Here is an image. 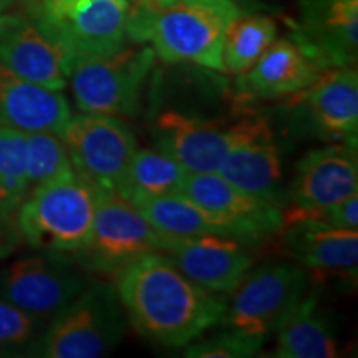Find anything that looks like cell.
Here are the masks:
<instances>
[{
    "mask_svg": "<svg viewBox=\"0 0 358 358\" xmlns=\"http://www.w3.org/2000/svg\"><path fill=\"white\" fill-rule=\"evenodd\" d=\"M129 324L164 347H186L222 324L227 302L194 284L161 252L148 254L115 275Z\"/></svg>",
    "mask_w": 358,
    "mask_h": 358,
    "instance_id": "1",
    "label": "cell"
},
{
    "mask_svg": "<svg viewBox=\"0 0 358 358\" xmlns=\"http://www.w3.org/2000/svg\"><path fill=\"white\" fill-rule=\"evenodd\" d=\"M98 191L71 173L35 187L17 209V224L30 248L77 254L87 245L95 221Z\"/></svg>",
    "mask_w": 358,
    "mask_h": 358,
    "instance_id": "2",
    "label": "cell"
},
{
    "mask_svg": "<svg viewBox=\"0 0 358 358\" xmlns=\"http://www.w3.org/2000/svg\"><path fill=\"white\" fill-rule=\"evenodd\" d=\"M239 15L234 0H176L156 13L146 43L164 64H194L224 71V42Z\"/></svg>",
    "mask_w": 358,
    "mask_h": 358,
    "instance_id": "3",
    "label": "cell"
},
{
    "mask_svg": "<svg viewBox=\"0 0 358 358\" xmlns=\"http://www.w3.org/2000/svg\"><path fill=\"white\" fill-rule=\"evenodd\" d=\"M127 313L115 284L95 282L53 317L32 347L47 358H100L108 355L127 334Z\"/></svg>",
    "mask_w": 358,
    "mask_h": 358,
    "instance_id": "4",
    "label": "cell"
},
{
    "mask_svg": "<svg viewBox=\"0 0 358 358\" xmlns=\"http://www.w3.org/2000/svg\"><path fill=\"white\" fill-rule=\"evenodd\" d=\"M155 60V50L146 43L122 47L106 55L70 58L66 83L75 105L82 113L134 116Z\"/></svg>",
    "mask_w": 358,
    "mask_h": 358,
    "instance_id": "5",
    "label": "cell"
},
{
    "mask_svg": "<svg viewBox=\"0 0 358 358\" xmlns=\"http://www.w3.org/2000/svg\"><path fill=\"white\" fill-rule=\"evenodd\" d=\"M27 7L69 60L106 55L128 40L129 0H42Z\"/></svg>",
    "mask_w": 358,
    "mask_h": 358,
    "instance_id": "6",
    "label": "cell"
},
{
    "mask_svg": "<svg viewBox=\"0 0 358 358\" xmlns=\"http://www.w3.org/2000/svg\"><path fill=\"white\" fill-rule=\"evenodd\" d=\"M161 239L133 203L118 192H98L92 234L75 256L83 271L116 275L138 259L161 252Z\"/></svg>",
    "mask_w": 358,
    "mask_h": 358,
    "instance_id": "7",
    "label": "cell"
},
{
    "mask_svg": "<svg viewBox=\"0 0 358 358\" xmlns=\"http://www.w3.org/2000/svg\"><path fill=\"white\" fill-rule=\"evenodd\" d=\"M75 174L98 192H116L136 151L134 134L120 118L71 115L60 133Z\"/></svg>",
    "mask_w": 358,
    "mask_h": 358,
    "instance_id": "8",
    "label": "cell"
},
{
    "mask_svg": "<svg viewBox=\"0 0 358 358\" xmlns=\"http://www.w3.org/2000/svg\"><path fill=\"white\" fill-rule=\"evenodd\" d=\"M306 289V268L299 264L274 262L249 271L232 290L234 295L222 324L267 340L285 313L303 297Z\"/></svg>",
    "mask_w": 358,
    "mask_h": 358,
    "instance_id": "9",
    "label": "cell"
},
{
    "mask_svg": "<svg viewBox=\"0 0 358 358\" xmlns=\"http://www.w3.org/2000/svg\"><path fill=\"white\" fill-rule=\"evenodd\" d=\"M264 120L259 115H248L226 127L198 116L166 111L156 122V145L187 173H217L227 155L256 131Z\"/></svg>",
    "mask_w": 358,
    "mask_h": 358,
    "instance_id": "10",
    "label": "cell"
},
{
    "mask_svg": "<svg viewBox=\"0 0 358 358\" xmlns=\"http://www.w3.org/2000/svg\"><path fill=\"white\" fill-rule=\"evenodd\" d=\"M87 285L82 267L60 254L45 252L10 264L0 279V297L42 322L70 306Z\"/></svg>",
    "mask_w": 358,
    "mask_h": 358,
    "instance_id": "11",
    "label": "cell"
},
{
    "mask_svg": "<svg viewBox=\"0 0 358 358\" xmlns=\"http://www.w3.org/2000/svg\"><path fill=\"white\" fill-rule=\"evenodd\" d=\"M161 254L187 279L214 294L232 292L254 264L248 244L224 236H163Z\"/></svg>",
    "mask_w": 358,
    "mask_h": 358,
    "instance_id": "12",
    "label": "cell"
},
{
    "mask_svg": "<svg viewBox=\"0 0 358 358\" xmlns=\"http://www.w3.org/2000/svg\"><path fill=\"white\" fill-rule=\"evenodd\" d=\"M181 194L221 217L231 227L236 239L245 244L262 241L280 229L282 209L279 206L248 194L219 173H189Z\"/></svg>",
    "mask_w": 358,
    "mask_h": 358,
    "instance_id": "13",
    "label": "cell"
},
{
    "mask_svg": "<svg viewBox=\"0 0 358 358\" xmlns=\"http://www.w3.org/2000/svg\"><path fill=\"white\" fill-rule=\"evenodd\" d=\"M0 65L19 77L62 92L69 55L27 13H0Z\"/></svg>",
    "mask_w": 358,
    "mask_h": 358,
    "instance_id": "14",
    "label": "cell"
},
{
    "mask_svg": "<svg viewBox=\"0 0 358 358\" xmlns=\"http://www.w3.org/2000/svg\"><path fill=\"white\" fill-rule=\"evenodd\" d=\"M279 232L285 252L306 271L357 275L358 229H340L289 209L282 211Z\"/></svg>",
    "mask_w": 358,
    "mask_h": 358,
    "instance_id": "15",
    "label": "cell"
},
{
    "mask_svg": "<svg viewBox=\"0 0 358 358\" xmlns=\"http://www.w3.org/2000/svg\"><path fill=\"white\" fill-rule=\"evenodd\" d=\"M294 37L325 70L355 66L358 0H299V27Z\"/></svg>",
    "mask_w": 358,
    "mask_h": 358,
    "instance_id": "16",
    "label": "cell"
},
{
    "mask_svg": "<svg viewBox=\"0 0 358 358\" xmlns=\"http://www.w3.org/2000/svg\"><path fill=\"white\" fill-rule=\"evenodd\" d=\"M358 192L357 146L345 143L312 150L297 163L290 186L292 208L324 209Z\"/></svg>",
    "mask_w": 358,
    "mask_h": 358,
    "instance_id": "17",
    "label": "cell"
},
{
    "mask_svg": "<svg viewBox=\"0 0 358 358\" xmlns=\"http://www.w3.org/2000/svg\"><path fill=\"white\" fill-rule=\"evenodd\" d=\"M325 69L297 38H280L237 80L243 100H275L302 93Z\"/></svg>",
    "mask_w": 358,
    "mask_h": 358,
    "instance_id": "18",
    "label": "cell"
},
{
    "mask_svg": "<svg viewBox=\"0 0 358 358\" xmlns=\"http://www.w3.org/2000/svg\"><path fill=\"white\" fill-rule=\"evenodd\" d=\"M315 131L327 141L357 146L358 73L355 66L327 69L299 93Z\"/></svg>",
    "mask_w": 358,
    "mask_h": 358,
    "instance_id": "19",
    "label": "cell"
},
{
    "mask_svg": "<svg viewBox=\"0 0 358 358\" xmlns=\"http://www.w3.org/2000/svg\"><path fill=\"white\" fill-rule=\"evenodd\" d=\"M70 116V105L62 92L22 78L0 65V127L60 134Z\"/></svg>",
    "mask_w": 358,
    "mask_h": 358,
    "instance_id": "20",
    "label": "cell"
},
{
    "mask_svg": "<svg viewBox=\"0 0 358 358\" xmlns=\"http://www.w3.org/2000/svg\"><path fill=\"white\" fill-rule=\"evenodd\" d=\"M217 173L248 194L279 206L280 150L267 120H264L256 131L227 155Z\"/></svg>",
    "mask_w": 358,
    "mask_h": 358,
    "instance_id": "21",
    "label": "cell"
},
{
    "mask_svg": "<svg viewBox=\"0 0 358 358\" xmlns=\"http://www.w3.org/2000/svg\"><path fill=\"white\" fill-rule=\"evenodd\" d=\"M279 358H334L338 355L337 335L312 297H302L275 329Z\"/></svg>",
    "mask_w": 358,
    "mask_h": 358,
    "instance_id": "22",
    "label": "cell"
},
{
    "mask_svg": "<svg viewBox=\"0 0 358 358\" xmlns=\"http://www.w3.org/2000/svg\"><path fill=\"white\" fill-rule=\"evenodd\" d=\"M146 217V221L166 237H199L224 236L232 237L231 227L216 214L206 211L186 198L185 194H168L146 198L133 203Z\"/></svg>",
    "mask_w": 358,
    "mask_h": 358,
    "instance_id": "23",
    "label": "cell"
},
{
    "mask_svg": "<svg viewBox=\"0 0 358 358\" xmlns=\"http://www.w3.org/2000/svg\"><path fill=\"white\" fill-rule=\"evenodd\" d=\"M187 173L173 156L161 150L134 151L118 194L129 203L158 196L179 194L185 187Z\"/></svg>",
    "mask_w": 358,
    "mask_h": 358,
    "instance_id": "24",
    "label": "cell"
},
{
    "mask_svg": "<svg viewBox=\"0 0 358 358\" xmlns=\"http://www.w3.org/2000/svg\"><path fill=\"white\" fill-rule=\"evenodd\" d=\"M277 38L275 22L267 15L237 17L226 35L222 50L224 71L243 75Z\"/></svg>",
    "mask_w": 358,
    "mask_h": 358,
    "instance_id": "25",
    "label": "cell"
},
{
    "mask_svg": "<svg viewBox=\"0 0 358 358\" xmlns=\"http://www.w3.org/2000/svg\"><path fill=\"white\" fill-rule=\"evenodd\" d=\"M71 173H75L73 166L60 134L50 131L25 133V174L29 192Z\"/></svg>",
    "mask_w": 358,
    "mask_h": 358,
    "instance_id": "26",
    "label": "cell"
},
{
    "mask_svg": "<svg viewBox=\"0 0 358 358\" xmlns=\"http://www.w3.org/2000/svg\"><path fill=\"white\" fill-rule=\"evenodd\" d=\"M27 194L25 133L0 127V208L17 211Z\"/></svg>",
    "mask_w": 358,
    "mask_h": 358,
    "instance_id": "27",
    "label": "cell"
},
{
    "mask_svg": "<svg viewBox=\"0 0 358 358\" xmlns=\"http://www.w3.org/2000/svg\"><path fill=\"white\" fill-rule=\"evenodd\" d=\"M266 338L254 337V335L239 332V330L227 329L226 332L214 335V337L186 345L185 357L192 358H249L261 350Z\"/></svg>",
    "mask_w": 358,
    "mask_h": 358,
    "instance_id": "28",
    "label": "cell"
},
{
    "mask_svg": "<svg viewBox=\"0 0 358 358\" xmlns=\"http://www.w3.org/2000/svg\"><path fill=\"white\" fill-rule=\"evenodd\" d=\"M40 320L0 297V353L15 350L30 343Z\"/></svg>",
    "mask_w": 358,
    "mask_h": 358,
    "instance_id": "29",
    "label": "cell"
},
{
    "mask_svg": "<svg viewBox=\"0 0 358 358\" xmlns=\"http://www.w3.org/2000/svg\"><path fill=\"white\" fill-rule=\"evenodd\" d=\"M133 2L129 3L128 10V40L134 43H146L148 30L156 13L173 6L176 0H133Z\"/></svg>",
    "mask_w": 358,
    "mask_h": 358,
    "instance_id": "30",
    "label": "cell"
},
{
    "mask_svg": "<svg viewBox=\"0 0 358 358\" xmlns=\"http://www.w3.org/2000/svg\"><path fill=\"white\" fill-rule=\"evenodd\" d=\"M22 243L24 239L17 224V211L0 208V259L12 256Z\"/></svg>",
    "mask_w": 358,
    "mask_h": 358,
    "instance_id": "31",
    "label": "cell"
},
{
    "mask_svg": "<svg viewBox=\"0 0 358 358\" xmlns=\"http://www.w3.org/2000/svg\"><path fill=\"white\" fill-rule=\"evenodd\" d=\"M15 2H17V0H0V13L7 12L8 8H10Z\"/></svg>",
    "mask_w": 358,
    "mask_h": 358,
    "instance_id": "32",
    "label": "cell"
},
{
    "mask_svg": "<svg viewBox=\"0 0 358 358\" xmlns=\"http://www.w3.org/2000/svg\"><path fill=\"white\" fill-rule=\"evenodd\" d=\"M37 2H42V0H25L27 6H30V3H37Z\"/></svg>",
    "mask_w": 358,
    "mask_h": 358,
    "instance_id": "33",
    "label": "cell"
}]
</instances>
